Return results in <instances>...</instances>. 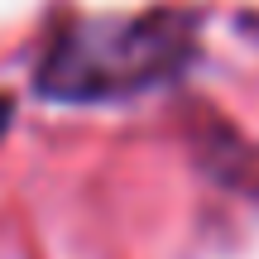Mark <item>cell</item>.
<instances>
[{
    "mask_svg": "<svg viewBox=\"0 0 259 259\" xmlns=\"http://www.w3.org/2000/svg\"><path fill=\"white\" fill-rule=\"evenodd\" d=\"M187 53L183 29L163 19H96L58 38L44 63V92L67 101L120 96L163 77Z\"/></svg>",
    "mask_w": 259,
    "mask_h": 259,
    "instance_id": "1",
    "label": "cell"
},
{
    "mask_svg": "<svg viewBox=\"0 0 259 259\" xmlns=\"http://www.w3.org/2000/svg\"><path fill=\"white\" fill-rule=\"evenodd\" d=\"M5 115H10V101H0V130H5Z\"/></svg>",
    "mask_w": 259,
    "mask_h": 259,
    "instance_id": "2",
    "label": "cell"
}]
</instances>
